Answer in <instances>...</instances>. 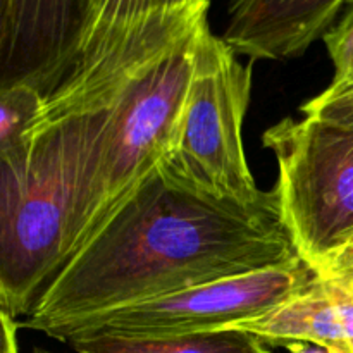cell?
<instances>
[{"label":"cell","mask_w":353,"mask_h":353,"mask_svg":"<svg viewBox=\"0 0 353 353\" xmlns=\"http://www.w3.org/2000/svg\"><path fill=\"white\" fill-rule=\"evenodd\" d=\"M345 350H347L348 353H353V341H352V343L345 345Z\"/></svg>","instance_id":"obj_19"},{"label":"cell","mask_w":353,"mask_h":353,"mask_svg":"<svg viewBox=\"0 0 353 353\" xmlns=\"http://www.w3.org/2000/svg\"><path fill=\"white\" fill-rule=\"evenodd\" d=\"M250 90L252 69L207 23L196 40L181 130L161 165L223 200L250 209L279 207L276 190L259 188L245 155L241 128Z\"/></svg>","instance_id":"obj_4"},{"label":"cell","mask_w":353,"mask_h":353,"mask_svg":"<svg viewBox=\"0 0 353 353\" xmlns=\"http://www.w3.org/2000/svg\"><path fill=\"white\" fill-rule=\"evenodd\" d=\"M348 0H228L223 40L252 61H288L326 37Z\"/></svg>","instance_id":"obj_8"},{"label":"cell","mask_w":353,"mask_h":353,"mask_svg":"<svg viewBox=\"0 0 353 353\" xmlns=\"http://www.w3.org/2000/svg\"><path fill=\"white\" fill-rule=\"evenodd\" d=\"M278 161L279 216L312 269L353 236V126L285 117L262 134Z\"/></svg>","instance_id":"obj_5"},{"label":"cell","mask_w":353,"mask_h":353,"mask_svg":"<svg viewBox=\"0 0 353 353\" xmlns=\"http://www.w3.org/2000/svg\"><path fill=\"white\" fill-rule=\"evenodd\" d=\"M312 278V269L296 259L102 314L76 326L64 341L79 333L162 338L228 330L265 316Z\"/></svg>","instance_id":"obj_6"},{"label":"cell","mask_w":353,"mask_h":353,"mask_svg":"<svg viewBox=\"0 0 353 353\" xmlns=\"http://www.w3.org/2000/svg\"><path fill=\"white\" fill-rule=\"evenodd\" d=\"M323 40L334 65L331 83H353V0H348L341 16Z\"/></svg>","instance_id":"obj_13"},{"label":"cell","mask_w":353,"mask_h":353,"mask_svg":"<svg viewBox=\"0 0 353 353\" xmlns=\"http://www.w3.org/2000/svg\"><path fill=\"white\" fill-rule=\"evenodd\" d=\"M303 116L353 126V83H331L324 92L300 107Z\"/></svg>","instance_id":"obj_14"},{"label":"cell","mask_w":353,"mask_h":353,"mask_svg":"<svg viewBox=\"0 0 353 353\" xmlns=\"http://www.w3.org/2000/svg\"><path fill=\"white\" fill-rule=\"evenodd\" d=\"M296 259L279 207L223 200L161 165L45 286L21 326L64 341L102 314Z\"/></svg>","instance_id":"obj_1"},{"label":"cell","mask_w":353,"mask_h":353,"mask_svg":"<svg viewBox=\"0 0 353 353\" xmlns=\"http://www.w3.org/2000/svg\"><path fill=\"white\" fill-rule=\"evenodd\" d=\"M65 343L78 353H271L257 334L236 327L162 338L79 333Z\"/></svg>","instance_id":"obj_10"},{"label":"cell","mask_w":353,"mask_h":353,"mask_svg":"<svg viewBox=\"0 0 353 353\" xmlns=\"http://www.w3.org/2000/svg\"><path fill=\"white\" fill-rule=\"evenodd\" d=\"M314 274L338 283L353 295V236L330 255Z\"/></svg>","instance_id":"obj_15"},{"label":"cell","mask_w":353,"mask_h":353,"mask_svg":"<svg viewBox=\"0 0 353 353\" xmlns=\"http://www.w3.org/2000/svg\"><path fill=\"white\" fill-rule=\"evenodd\" d=\"M207 23L209 17L145 62L112 100L92 203L76 252L171 155L188 102L196 40Z\"/></svg>","instance_id":"obj_3"},{"label":"cell","mask_w":353,"mask_h":353,"mask_svg":"<svg viewBox=\"0 0 353 353\" xmlns=\"http://www.w3.org/2000/svg\"><path fill=\"white\" fill-rule=\"evenodd\" d=\"M233 327L257 334L269 347H345L353 341V295L338 283L314 274L302 292L274 310Z\"/></svg>","instance_id":"obj_9"},{"label":"cell","mask_w":353,"mask_h":353,"mask_svg":"<svg viewBox=\"0 0 353 353\" xmlns=\"http://www.w3.org/2000/svg\"><path fill=\"white\" fill-rule=\"evenodd\" d=\"M202 2L209 0H85V21L76 57L107 34L128 24L154 14L185 9Z\"/></svg>","instance_id":"obj_12"},{"label":"cell","mask_w":353,"mask_h":353,"mask_svg":"<svg viewBox=\"0 0 353 353\" xmlns=\"http://www.w3.org/2000/svg\"><path fill=\"white\" fill-rule=\"evenodd\" d=\"M110 105L43 119L24 171L0 168V310L28 316L76 252Z\"/></svg>","instance_id":"obj_2"},{"label":"cell","mask_w":353,"mask_h":353,"mask_svg":"<svg viewBox=\"0 0 353 353\" xmlns=\"http://www.w3.org/2000/svg\"><path fill=\"white\" fill-rule=\"evenodd\" d=\"M47 97L26 83L0 86V168L24 171Z\"/></svg>","instance_id":"obj_11"},{"label":"cell","mask_w":353,"mask_h":353,"mask_svg":"<svg viewBox=\"0 0 353 353\" xmlns=\"http://www.w3.org/2000/svg\"><path fill=\"white\" fill-rule=\"evenodd\" d=\"M2 321V353H19L17 350V323L10 314L0 310Z\"/></svg>","instance_id":"obj_16"},{"label":"cell","mask_w":353,"mask_h":353,"mask_svg":"<svg viewBox=\"0 0 353 353\" xmlns=\"http://www.w3.org/2000/svg\"><path fill=\"white\" fill-rule=\"evenodd\" d=\"M288 348L292 353H348L345 347H317V345H307V343H296L290 345Z\"/></svg>","instance_id":"obj_17"},{"label":"cell","mask_w":353,"mask_h":353,"mask_svg":"<svg viewBox=\"0 0 353 353\" xmlns=\"http://www.w3.org/2000/svg\"><path fill=\"white\" fill-rule=\"evenodd\" d=\"M85 0H0V86L26 83L50 97L69 74Z\"/></svg>","instance_id":"obj_7"},{"label":"cell","mask_w":353,"mask_h":353,"mask_svg":"<svg viewBox=\"0 0 353 353\" xmlns=\"http://www.w3.org/2000/svg\"><path fill=\"white\" fill-rule=\"evenodd\" d=\"M31 353H54V352H50V350H47V348H33V352Z\"/></svg>","instance_id":"obj_18"}]
</instances>
